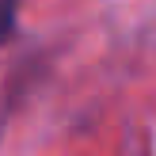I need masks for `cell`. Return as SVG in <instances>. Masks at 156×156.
<instances>
[{
    "label": "cell",
    "mask_w": 156,
    "mask_h": 156,
    "mask_svg": "<svg viewBox=\"0 0 156 156\" xmlns=\"http://www.w3.org/2000/svg\"><path fill=\"white\" fill-rule=\"evenodd\" d=\"M15 4L19 0H0V42L15 30Z\"/></svg>",
    "instance_id": "1"
}]
</instances>
